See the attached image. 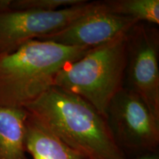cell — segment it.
<instances>
[{"instance_id":"cell-1","label":"cell","mask_w":159,"mask_h":159,"mask_svg":"<svg viewBox=\"0 0 159 159\" xmlns=\"http://www.w3.org/2000/svg\"><path fill=\"white\" fill-rule=\"evenodd\" d=\"M23 108L89 159H128L115 142L105 117L82 97L52 85Z\"/></svg>"},{"instance_id":"cell-2","label":"cell","mask_w":159,"mask_h":159,"mask_svg":"<svg viewBox=\"0 0 159 159\" xmlns=\"http://www.w3.org/2000/svg\"><path fill=\"white\" fill-rule=\"evenodd\" d=\"M90 49L31 40L0 55V106L24 108L54 85L61 69Z\"/></svg>"},{"instance_id":"cell-3","label":"cell","mask_w":159,"mask_h":159,"mask_svg":"<svg viewBox=\"0 0 159 159\" xmlns=\"http://www.w3.org/2000/svg\"><path fill=\"white\" fill-rule=\"evenodd\" d=\"M127 33L90 49L57 73L54 85L82 97L105 118L111 99L124 87Z\"/></svg>"},{"instance_id":"cell-4","label":"cell","mask_w":159,"mask_h":159,"mask_svg":"<svg viewBox=\"0 0 159 159\" xmlns=\"http://www.w3.org/2000/svg\"><path fill=\"white\" fill-rule=\"evenodd\" d=\"M105 119L128 158L158 152L159 121L136 93L123 87L111 99Z\"/></svg>"},{"instance_id":"cell-5","label":"cell","mask_w":159,"mask_h":159,"mask_svg":"<svg viewBox=\"0 0 159 159\" xmlns=\"http://www.w3.org/2000/svg\"><path fill=\"white\" fill-rule=\"evenodd\" d=\"M124 87L138 95L159 121V33L139 22L127 33Z\"/></svg>"},{"instance_id":"cell-6","label":"cell","mask_w":159,"mask_h":159,"mask_svg":"<svg viewBox=\"0 0 159 159\" xmlns=\"http://www.w3.org/2000/svg\"><path fill=\"white\" fill-rule=\"evenodd\" d=\"M99 5L100 1H87L55 11H0V55L13 52L31 40L62 30Z\"/></svg>"},{"instance_id":"cell-7","label":"cell","mask_w":159,"mask_h":159,"mask_svg":"<svg viewBox=\"0 0 159 159\" xmlns=\"http://www.w3.org/2000/svg\"><path fill=\"white\" fill-rule=\"evenodd\" d=\"M137 23L139 21L132 18L105 11L100 1L98 8L79 18L62 30L39 40L92 49L128 33Z\"/></svg>"},{"instance_id":"cell-8","label":"cell","mask_w":159,"mask_h":159,"mask_svg":"<svg viewBox=\"0 0 159 159\" xmlns=\"http://www.w3.org/2000/svg\"><path fill=\"white\" fill-rule=\"evenodd\" d=\"M27 113L25 146L26 152L33 159H89L69 147Z\"/></svg>"},{"instance_id":"cell-9","label":"cell","mask_w":159,"mask_h":159,"mask_svg":"<svg viewBox=\"0 0 159 159\" xmlns=\"http://www.w3.org/2000/svg\"><path fill=\"white\" fill-rule=\"evenodd\" d=\"M27 116L23 108L0 106V159H29L25 146Z\"/></svg>"},{"instance_id":"cell-10","label":"cell","mask_w":159,"mask_h":159,"mask_svg":"<svg viewBox=\"0 0 159 159\" xmlns=\"http://www.w3.org/2000/svg\"><path fill=\"white\" fill-rule=\"evenodd\" d=\"M102 4L108 13L154 26L159 24L158 0H106L102 1Z\"/></svg>"},{"instance_id":"cell-11","label":"cell","mask_w":159,"mask_h":159,"mask_svg":"<svg viewBox=\"0 0 159 159\" xmlns=\"http://www.w3.org/2000/svg\"><path fill=\"white\" fill-rule=\"evenodd\" d=\"M86 2V0H7L6 11H55Z\"/></svg>"},{"instance_id":"cell-12","label":"cell","mask_w":159,"mask_h":159,"mask_svg":"<svg viewBox=\"0 0 159 159\" xmlns=\"http://www.w3.org/2000/svg\"><path fill=\"white\" fill-rule=\"evenodd\" d=\"M128 159H159L158 152H150V153H146L140 155V156L134 157V158Z\"/></svg>"}]
</instances>
